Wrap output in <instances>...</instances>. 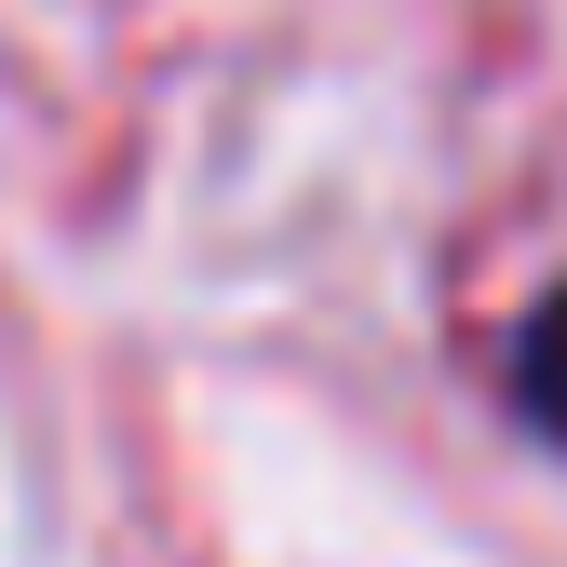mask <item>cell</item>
<instances>
[{
	"label": "cell",
	"instance_id": "1",
	"mask_svg": "<svg viewBox=\"0 0 567 567\" xmlns=\"http://www.w3.org/2000/svg\"><path fill=\"white\" fill-rule=\"evenodd\" d=\"M514 405L567 446V284H540V298H527V324H514Z\"/></svg>",
	"mask_w": 567,
	"mask_h": 567
}]
</instances>
